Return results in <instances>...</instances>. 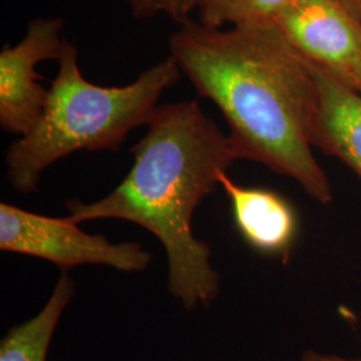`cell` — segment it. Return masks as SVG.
<instances>
[{
	"label": "cell",
	"instance_id": "obj_1",
	"mask_svg": "<svg viewBox=\"0 0 361 361\" xmlns=\"http://www.w3.org/2000/svg\"><path fill=\"white\" fill-rule=\"evenodd\" d=\"M169 50L224 116L238 159L296 180L320 205L334 201L329 177L313 154L314 78L276 25L222 30L188 19L170 35Z\"/></svg>",
	"mask_w": 361,
	"mask_h": 361
},
{
	"label": "cell",
	"instance_id": "obj_2",
	"mask_svg": "<svg viewBox=\"0 0 361 361\" xmlns=\"http://www.w3.org/2000/svg\"><path fill=\"white\" fill-rule=\"evenodd\" d=\"M140 142L134 164L111 193L95 202L71 200L68 219H123L159 240L168 258L169 292L186 310L209 307L219 295L212 250L193 233L194 212L214 193L237 154L195 101L159 104Z\"/></svg>",
	"mask_w": 361,
	"mask_h": 361
},
{
	"label": "cell",
	"instance_id": "obj_3",
	"mask_svg": "<svg viewBox=\"0 0 361 361\" xmlns=\"http://www.w3.org/2000/svg\"><path fill=\"white\" fill-rule=\"evenodd\" d=\"M56 62L38 123L6 154L7 178L20 193H34L42 174L67 155L118 150L131 130L149 123L161 95L182 74L169 55L129 85L99 86L83 77L78 49L67 39Z\"/></svg>",
	"mask_w": 361,
	"mask_h": 361
},
{
	"label": "cell",
	"instance_id": "obj_4",
	"mask_svg": "<svg viewBox=\"0 0 361 361\" xmlns=\"http://www.w3.org/2000/svg\"><path fill=\"white\" fill-rule=\"evenodd\" d=\"M68 217L37 214L0 204V249L46 259L62 273L80 265H104L121 271H143L152 255L137 243L113 244L102 234L83 232Z\"/></svg>",
	"mask_w": 361,
	"mask_h": 361
},
{
	"label": "cell",
	"instance_id": "obj_5",
	"mask_svg": "<svg viewBox=\"0 0 361 361\" xmlns=\"http://www.w3.org/2000/svg\"><path fill=\"white\" fill-rule=\"evenodd\" d=\"M305 61L361 95V23L334 0H300L276 22Z\"/></svg>",
	"mask_w": 361,
	"mask_h": 361
},
{
	"label": "cell",
	"instance_id": "obj_6",
	"mask_svg": "<svg viewBox=\"0 0 361 361\" xmlns=\"http://www.w3.org/2000/svg\"><path fill=\"white\" fill-rule=\"evenodd\" d=\"M63 26L61 18H34L23 38L0 51V126L18 138L34 129L43 113L49 89L40 82L37 66L59 59Z\"/></svg>",
	"mask_w": 361,
	"mask_h": 361
},
{
	"label": "cell",
	"instance_id": "obj_7",
	"mask_svg": "<svg viewBox=\"0 0 361 361\" xmlns=\"http://www.w3.org/2000/svg\"><path fill=\"white\" fill-rule=\"evenodd\" d=\"M219 186L231 202L233 222L247 245L261 255L286 259L298 235V216L277 192L246 188L224 174Z\"/></svg>",
	"mask_w": 361,
	"mask_h": 361
},
{
	"label": "cell",
	"instance_id": "obj_8",
	"mask_svg": "<svg viewBox=\"0 0 361 361\" xmlns=\"http://www.w3.org/2000/svg\"><path fill=\"white\" fill-rule=\"evenodd\" d=\"M308 65L317 89L313 147L338 158L361 178V95L323 68Z\"/></svg>",
	"mask_w": 361,
	"mask_h": 361
},
{
	"label": "cell",
	"instance_id": "obj_9",
	"mask_svg": "<svg viewBox=\"0 0 361 361\" xmlns=\"http://www.w3.org/2000/svg\"><path fill=\"white\" fill-rule=\"evenodd\" d=\"M75 292V283L62 273L38 314L13 325L0 341V361H47L59 320Z\"/></svg>",
	"mask_w": 361,
	"mask_h": 361
},
{
	"label": "cell",
	"instance_id": "obj_10",
	"mask_svg": "<svg viewBox=\"0 0 361 361\" xmlns=\"http://www.w3.org/2000/svg\"><path fill=\"white\" fill-rule=\"evenodd\" d=\"M300 0H202L198 22L207 27L276 25L283 13Z\"/></svg>",
	"mask_w": 361,
	"mask_h": 361
},
{
	"label": "cell",
	"instance_id": "obj_11",
	"mask_svg": "<svg viewBox=\"0 0 361 361\" xmlns=\"http://www.w3.org/2000/svg\"><path fill=\"white\" fill-rule=\"evenodd\" d=\"M130 11L140 19H149L157 15H168L177 22L190 19V13L198 10L202 0H125Z\"/></svg>",
	"mask_w": 361,
	"mask_h": 361
},
{
	"label": "cell",
	"instance_id": "obj_12",
	"mask_svg": "<svg viewBox=\"0 0 361 361\" xmlns=\"http://www.w3.org/2000/svg\"><path fill=\"white\" fill-rule=\"evenodd\" d=\"M300 361H361V359H355V357H344L340 355H334V353H325L316 349H307L301 355Z\"/></svg>",
	"mask_w": 361,
	"mask_h": 361
},
{
	"label": "cell",
	"instance_id": "obj_13",
	"mask_svg": "<svg viewBox=\"0 0 361 361\" xmlns=\"http://www.w3.org/2000/svg\"><path fill=\"white\" fill-rule=\"evenodd\" d=\"M361 23V0H334Z\"/></svg>",
	"mask_w": 361,
	"mask_h": 361
}]
</instances>
